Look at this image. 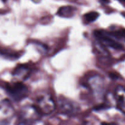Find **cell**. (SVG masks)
<instances>
[{"mask_svg":"<svg viewBox=\"0 0 125 125\" xmlns=\"http://www.w3.org/2000/svg\"><path fill=\"white\" fill-rule=\"evenodd\" d=\"M41 114L37 107L32 105H27L21 109L19 117L20 124H31L37 122Z\"/></svg>","mask_w":125,"mask_h":125,"instance_id":"cell-1","label":"cell"},{"mask_svg":"<svg viewBox=\"0 0 125 125\" xmlns=\"http://www.w3.org/2000/svg\"><path fill=\"white\" fill-rule=\"evenodd\" d=\"M8 95L15 101H20L28 96V89L21 82L16 83L7 87Z\"/></svg>","mask_w":125,"mask_h":125,"instance_id":"cell-2","label":"cell"},{"mask_svg":"<svg viewBox=\"0 0 125 125\" xmlns=\"http://www.w3.org/2000/svg\"><path fill=\"white\" fill-rule=\"evenodd\" d=\"M94 34L98 41L100 42L104 46L117 50L123 49V46L114 40L112 37V35L107 32L103 30H97L95 31Z\"/></svg>","mask_w":125,"mask_h":125,"instance_id":"cell-3","label":"cell"},{"mask_svg":"<svg viewBox=\"0 0 125 125\" xmlns=\"http://www.w3.org/2000/svg\"><path fill=\"white\" fill-rule=\"evenodd\" d=\"M35 107L41 115H48L54 111L56 104L50 95H43L38 99Z\"/></svg>","mask_w":125,"mask_h":125,"instance_id":"cell-4","label":"cell"},{"mask_svg":"<svg viewBox=\"0 0 125 125\" xmlns=\"http://www.w3.org/2000/svg\"><path fill=\"white\" fill-rule=\"evenodd\" d=\"M15 111L8 100L0 102V124H9L14 116Z\"/></svg>","mask_w":125,"mask_h":125,"instance_id":"cell-5","label":"cell"},{"mask_svg":"<svg viewBox=\"0 0 125 125\" xmlns=\"http://www.w3.org/2000/svg\"><path fill=\"white\" fill-rule=\"evenodd\" d=\"M89 84L95 96L97 98L101 97L104 92V83L102 78L99 76H94L89 79Z\"/></svg>","mask_w":125,"mask_h":125,"instance_id":"cell-6","label":"cell"},{"mask_svg":"<svg viewBox=\"0 0 125 125\" xmlns=\"http://www.w3.org/2000/svg\"><path fill=\"white\" fill-rule=\"evenodd\" d=\"M115 99L117 108L125 114V88L122 85L117 87L115 90Z\"/></svg>","mask_w":125,"mask_h":125,"instance_id":"cell-7","label":"cell"},{"mask_svg":"<svg viewBox=\"0 0 125 125\" xmlns=\"http://www.w3.org/2000/svg\"><path fill=\"white\" fill-rule=\"evenodd\" d=\"M60 107L63 113L73 114L78 110V106L73 102L65 100H60Z\"/></svg>","mask_w":125,"mask_h":125,"instance_id":"cell-8","label":"cell"},{"mask_svg":"<svg viewBox=\"0 0 125 125\" xmlns=\"http://www.w3.org/2000/svg\"><path fill=\"white\" fill-rule=\"evenodd\" d=\"M30 70L24 66H18L13 72V76L20 80L24 81L29 77Z\"/></svg>","mask_w":125,"mask_h":125,"instance_id":"cell-9","label":"cell"},{"mask_svg":"<svg viewBox=\"0 0 125 125\" xmlns=\"http://www.w3.org/2000/svg\"><path fill=\"white\" fill-rule=\"evenodd\" d=\"M75 10L76 9L72 6H63L59 9L57 12V15L60 17L69 18L74 15Z\"/></svg>","mask_w":125,"mask_h":125,"instance_id":"cell-10","label":"cell"},{"mask_svg":"<svg viewBox=\"0 0 125 125\" xmlns=\"http://www.w3.org/2000/svg\"><path fill=\"white\" fill-rule=\"evenodd\" d=\"M99 16H100V14L98 13V12H90L86 13L84 15V19H85V21L87 22L88 23H92L98 19Z\"/></svg>","mask_w":125,"mask_h":125,"instance_id":"cell-11","label":"cell"},{"mask_svg":"<svg viewBox=\"0 0 125 125\" xmlns=\"http://www.w3.org/2000/svg\"><path fill=\"white\" fill-rule=\"evenodd\" d=\"M103 2H104V3H107V2H109L110 0H101Z\"/></svg>","mask_w":125,"mask_h":125,"instance_id":"cell-12","label":"cell"},{"mask_svg":"<svg viewBox=\"0 0 125 125\" xmlns=\"http://www.w3.org/2000/svg\"><path fill=\"white\" fill-rule=\"evenodd\" d=\"M120 1H122V2H125V0H119Z\"/></svg>","mask_w":125,"mask_h":125,"instance_id":"cell-13","label":"cell"},{"mask_svg":"<svg viewBox=\"0 0 125 125\" xmlns=\"http://www.w3.org/2000/svg\"><path fill=\"white\" fill-rule=\"evenodd\" d=\"M2 1H6V0H2Z\"/></svg>","mask_w":125,"mask_h":125,"instance_id":"cell-14","label":"cell"}]
</instances>
